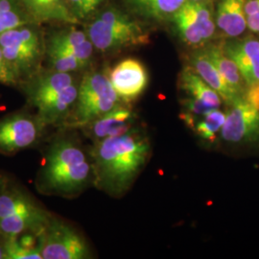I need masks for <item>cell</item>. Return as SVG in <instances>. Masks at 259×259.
Masks as SVG:
<instances>
[{"mask_svg": "<svg viewBox=\"0 0 259 259\" xmlns=\"http://www.w3.org/2000/svg\"><path fill=\"white\" fill-rule=\"evenodd\" d=\"M46 55L48 57L51 69L56 71L75 73L88 66L73 54L55 47H47Z\"/></svg>", "mask_w": 259, "mask_h": 259, "instance_id": "cell-24", "label": "cell"}, {"mask_svg": "<svg viewBox=\"0 0 259 259\" xmlns=\"http://www.w3.org/2000/svg\"><path fill=\"white\" fill-rule=\"evenodd\" d=\"M135 113L126 103L83 126L87 135L94 142L119 137L133 130Z\"/></svg>", "mask_w": 259, "mask_h": 259, "instance_id": "cell-12", "label": "cell"}, {"mask_svg": "<svg viewBox=\"0 0 259 259\" xmlns=\"http://www.w3.org/2000/svg\"><path fill=\"white\" fill-rule=\"evenodd\" d=\"M226 120V113L219 109L208 111L194 124L196 134L204 140H213L221 131Z\"/></svg>", "mask_w": 259, "mask_h": 259, "instance_id": "cell-25", "label": "cell"}, {"mask_svg": "<svg viewBox=\"0 0 259 259\" xmlns=\"http://www.w3.org/2000/svg\"><path fill=\"white\" fill-rule=\"evenodd\" d=\"M49 213L29 196L8 185L0 191V219L20 215H46Z\"/></svg>", "mask_w": 259, "mask_h": 259, "instance_id": "cell-20", "label": "cell"}, {"mask_svg": "<svg viewBox=\"0 0 259 259\" xmlns=\"http://www.w3.org/2000/svg\"><path fill=\"white\" fill-rule=\"evenodd\" d=\"M47 47H55L67 51L84 64L90 65L94 47L84 30L74 26L64 28L47 37Z\"/></svg>", "mask_w": 259, "mask_h": 259, "instance_id": "cell-16", "label": "cell"}, {"mask_svg": "<svg viewBox=\"0 0 259 259\" xmlns=\"http://www.w3.org/2000/svg\"><path fill=\"white\" fill-rule=\"evenodd\" d=\"M92 174L93 166L83 150L69 139H60L49 149L41 182L50 192L72 195L81 191Z\"/></svg>", "mask_w": 259, "mask_h": 259, "instance_id": "cell-3", "label": "cell"}, {"mask_svg": "<svg viewBox=\"0 0 259 259\" xmlns=\"http://www.w3.org/2000/svg\"><path fill=\"white\" fill-rule=\"evenodd\" d=\"M188 66L191 67L205 83L220 95L223 102L232 106L233 103L242 98L226 83L217 68L205 54L204 48L192 50L188 59Z\"/></svg>", "mask_w": 259, "mask_h": 259, "instance_id": "cell-15", "label": "cell"}, {"mask_svg": "<svg viewBox=\"0 0 259 259\" xmlns=\"http://www.w3.org/2000/svg\"><path fill=\"white\" fill-rule=\"evenodd\" d=\"M83 30L94 50L102 54H115L150 40L144 21L114 5H105L85 21Z\"/></svg>", "mask_w": 259, "mask_h": 259, "instance_id": "cell-2", "label": "cell"}, {"mask_svg": "<svg viewBox=\"0 0 259 259\" xmlns=\"http://www.w3.org/2000/svg\"><path fill=\"white\" fill-rule=\"evenodd\" d=\"M31 19L37 24L64 23L78 24L70 14L66 0H19Z\"/></svg>", "mask_w": 259, "mask_h": 259, "instance_id": "cell-18", "label": "cell"}, {"mask_svg": "<svg viewBox=\"0 0 259 259\" xmlns=\"http://www.w3.org/2000/svg\"><path fill=\"white\" fill-rule=\"evenodd\" d=\"M187 1H194V2H201V1H208V0H187Z\"/></svg>", "mask_w": 259, "mask_h": 259, "instance_id": "cell-33", "label": "cell"}, {"mask_svg": "<svg viewBox=\"0 0 259 259\" xmlns=\"http://www.w3.org/2000/svg\"><path fill=\"white\" fill-rule=\"evenodd\" d=\"M168 23L182 44L192 50L206 47L218 37L212 0L186 1Z\"/></svg>", "mask_w": 259, "mask_h": 259, "instance_id": "cell-6", "label": "cell"}, {"mask_svg": "<svg viewBox=\"0 0 259 259\" xmlns=\"http://www.w3.org/2000/svg\"><path fill=\"white\" fill-rule=\"evenodd\" d=\"M0 83L6 84V85H16L19 83L15 75L13 74L12 70L10 69L9 65L7 64L1 49H0Z\"/></svg>", "mask_w": 259, "mask_h": 259, "instance_id": "cell-29", "label": "cell"}, {"mask_svg": "<svg viewBox=\"0 0 259 259\" xmlns=\"http://www.w3.org/2000/svg\"><path fill=\"white\" fill-rule=\"evenodd\" d=\"M214 19L218 37L223 39L242 37L248 30L244 0H217Z\"/></svg>", "mask_w": 259, "mask_h": 259, "instance_id": "cell-13", "label": "cell"}, {"mask_svg": "<svg viewBox=\"0 0 259 259\" xmlns=\"http://www.w3.org/2000/svg\"><path fill=\"white\" fill-rule=\"evenodd\" d=\"M0 259H5L4 251V238L0 235Z\"/></svg>", "mask_w": 259, "mask_h": 259, "instance_id": "cell-32", "label": "cell"}, {"mask_svg": "<svg viewBox=\"0 0 259 259\" xmlns=\"http://www.w3.org/2000/svg\"><path fill=\"white\" fill-rule=\"evenodd\" d=\"M180 87L189 98L203 105L209 111L219 109L222 105V98L204 80L186 65L180 74Z\"/></svg>", "mask_w": 259, "mask_h": 259, "instance_id": "cell-19", "label": "cell"}, {"mask_svg": "<svg viewBox=\"0 0 259 259\" xmlns=\"http://www.w3.org/2000/svg\"><path fill=\"white\" fill-rule=\"evenodd\" d=\"M148 140L135 130L94 142L92 157L95 184L111 195L123 194L149 156Z\"/></svg>", "mask_w": 259, "mask_h": 259, "instance_id": "cell-1", "label": "cell"}, {"mask_svg": "<svg viewBox=\"0 0 259 259\" xmlns=\"http://www.w3.org/2000/svg\"><path fill=\"white\" fill-rule=\"evenodd\" d=\"M37 117L24 112L10 114L0 119V153L15 155L37 143L41 133Z\"/></svg>", "mask_w": 259, "mask_h": 259, "instance_id": "cell-8", "label": "cell"}, {"mask_svg": "<svg viewBox=\"0 0 259 259\" xmlns=\"http://www.w3.org/2000/svg\"><path fill=\"white\" fill-rule=\"evenodd\" d=\"M212 1H215V0H212Z\"/></svg>", "mask_w": 259, "mask_h": 259, "instance_id": "cell-34", "label": "cell"}, {"mask_svg": "<svg viewBox=\"0 0 259 259\" xmlns=\"http://www.w3.org/2000/svg\"><path fill=\"white\" fill-rule=\"evenodd\" d=\"M244 98L251 106L259 110V85L247 88L244 93Z\"/></svg>", "mask_w": 259, "mask_h": 259, "instance_id": "cell-30", "label": "cell"}, {"mask_svg": "<svg viewBox=\"0 0 259 259\" xmlns=\"http://www.w3.org/2000/svg\"><path fill=\"white\" fill-rule=\"evenodd\" d=\"M205 54L209 58L214 66L217 68L223 79L226 81L232 91L238 96L244 97L246 92V83L244 82L240 71L230 57L224 52L221 42L220 44H209L203 47Z\"/></svg>", "mask_w": 259, "mask_h": 259, "instance_id": "cell-22", "label": "cell"}, {"mask_svg": "<svg viewBox=\"0 0 259 259\" xmlns=\"http://www.w3.org/2000/svg\"><path fill=\"white\" fill-rule=\"evenodd\" d=\"M31 22L34 21L19 0H0V34Z\"/></svg>", "mask_w": 259, "mask_h": 259, "instance_id": "cell-23", "label": "cell"}, {"mask_svg": "<svg viewBox=\"0 0 259 259\" xmlns=\"http://www.w3.org/2000/svg\"><path fill=\"white\" fill-rule=\"evenodd\" d=\"M126 10L143 21L169 22L187 0H122Z\"/></svg>", "mask_w": 259, "mask_h": 259, "instance_id": "cell-17", "label": "cell"}, {"mask_svg": "<svg viewBox=\"0 0 259 259\" xmlns=\"http://www.w3.org/2000/svg\"><path fill=\"white\" fill-rule=\"evenodd\" d=\"M224 52L237 65L246 89L259 85V38L254 34L221 41Z\"/></svg>", "mask_w": 259, "mask_h": 259, "instance_id": "cell-11", "label": "cell"}, {"mask_svg": "<svg viewBox=\"0 0 259 259\" xmlns=\"http://www.w3.org/2000/svg\"><path fill=\"white\" fill-rule=\"evenodd\" d=\"M37 237L42 259L90 257V248L83 236L71 226L55 218L49 219Z\"/></svg>", "mask_w": 259, "mask_h": 259, "instance_id": "cell-7", "label": "cell"}, {"mask_svg": "<svg viewBox=\"0 0 259 259\" xmlns=\"http://www.w3.org/2000/svg\"><path fill=\"white\" fill-rule=\"evenodd\" d=\"M226 113L221 129L223 140L233 144L251 143L259 139V110L244 97L233 103Z\"/></svg>", "mask_w": 259, "mask_h": 259, "instance_id": "cell-9", "label": "cell"}, {"mask_svg": "<svg viewBox=\"0 0 259 259\" xmlns=\"http://www.w3.org/2000/svg\"><path fill=\"white\" fill-rule=\"evenodd\" d=\"M123 103L112 88L107 73L88 71L79 83L69 125L83 127Z\"/></svg>", "mask_w": 259, "mask_h": 259, "instance_id": "cell-5", "label": "cell"}, {"mask_svg": "<svg viewBox=\"0 0 259 259\" xmlns=\"http://www.w3.org/2000/svg\"><path fill=\"white\" fill-rule=\"evenodd\" d=\"M9 185V180L0 173V191Z\"/></svg>", "mask_w": 259, "mask_h": 259, "instance_id": "cell-31", "label": "cell"}, {"mask_svg": "<svg viewBox=\"0 0 259 259\" xmlns=\"http://www.w3.org/2000/svg\"><path fill=\"white\" fill-rule=\"evenodd\" d=\"M27 94L29 101L35 107L55 96L68 85L76 83L73 73L60 72L51 69L47 72L38 71L28 80Z\"/></svg>", "mask_w": 259, "mask_h": 259, "instance_id": "cell-14", "label": "cell"}, {"mask_svg": "<svg viewBox=\"0 0 259 259\" xmlns=\"http://www.w3.org/2000/svg\"><path fill=\"white\" fill-rule=\"evenodd\" d=\"M0 49L18 83L26 82L39 71L47 52L41 24L26 23L0 34Z\"/></svg>", "mask_w": 259, "mask_h": 259, "instance_id": "cell-4", "label": "cell"}, {"mask_svg": "<svg viewBox=\"0 0 259 259\" xmlns=\"http://www.w3.org/2000/svg\"><path fill=\"white\" fill-rule=\"evenodd\" d=\"M244 10L248 30L259 36V0H244Z\"/></svg>", "mask_w": 259, "mask_h": 259, "instance_id": "cell-28", "label": "cell"}, {"mask_svg": "<svg viewBox=\"0 0 259 259\" xmlns=\"http://www.w3.org/2000/svg\"><path fill=\"white\" fill-rule=\"evenodd\" d=\"M79 83H72L64 91L39 104L37 107V119L42 125L55 123L65 115L74 106L78 95Z\"/></svg>", "mask_w": 259, "mask_h": 259, "instance_id": "cell-21", "label": "cell"}, {"mask_svg": "<svg viewBox=\"0 0 259 259\" xmlns=\"http://www.w3.org/2000/svg\"><path fill=\"white\" fill-rule=\"evenodd\" d=\"M109 0H66L70 14L78 23L85 22L107 5Z\"/></svg>", "mask_w": 259, "mask_h": 259, "instance_id": "cell-26", "label": "cell"}, {"mask_svg": "<svg viewBox=\"0 0 259 259\" xmlns=\"http://www.w3.org/2000/svg\"><path fill=\"white\" fill-rule=\"evenodd\" d=\"M4 251L5 259H42L37 247H24L19 243L18 237L4 238Z\"/></svg>", "mask_w": 259, "mask_h": 259, "instance_id": "cell-27", "label": "cell"}, {"mask_svg": "<svg viewBox=\"0 0 259 259\" xmlns=\"http://www.w3.org/2000/svg\"><path fill=\"white\" fill-rule=\"evenodd\" d=\"M107 75L115 93L126 104L138 99L148 85L147 69L135 58L122 60Z\"/></svg>", "mask_w": 259, "mask_h": 259, "instance_id": "cell-10", "label": "cell"}]
</instances>
